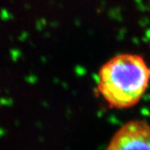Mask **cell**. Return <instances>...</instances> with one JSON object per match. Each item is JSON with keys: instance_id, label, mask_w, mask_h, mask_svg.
<instances>
[{"instance_id": "1", "label": "cell", "mask_w": 150, "mask_h": 150, "mask_svg": "<svg viewBox=\"0 0 150 150\" xmlns=\"http://www.w3.org/2000/svg\"><path fill=\"white\" fill-rule=\"evenodd\" d=\"M150 81V68L142 56L122 53L100 68L98 91L111 108L135 106L143 98Z\"/></svg>"}, {"instance_id": "2", "label": "cell", "mask_w": 150, "mask_h": 150, "mask_svg": "<svg viewBox=\"0 0 150 150\" xmlns=\"http://www.w3.org/2000/svg\"><path fill=\"white\" fill-rule=\"evenodd\" d=\"M105 150H150V125L143 120L126 123L114 133Z\"/></svg>"}]
</instances>
